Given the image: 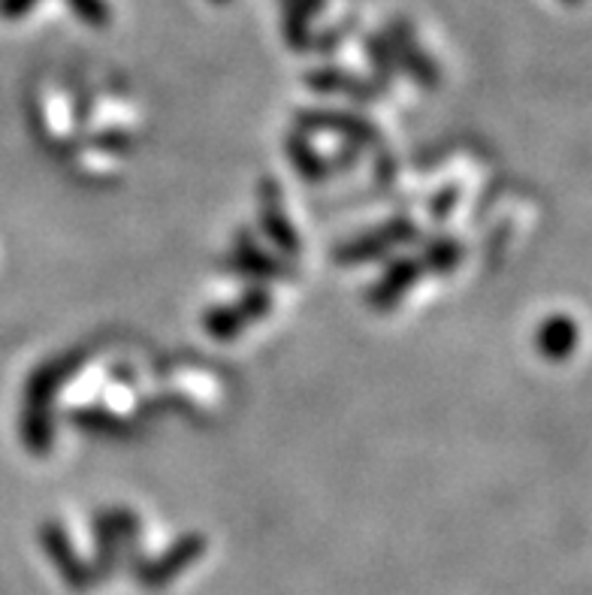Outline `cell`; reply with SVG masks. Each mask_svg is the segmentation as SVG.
Returning <instances> with one entry per match:
<instances>
[{"label":"cell","mask_w":592,"mask_h":595,"mask_svg":"<svg viewBox=\"0 0 592 595\" xmlns=\"http://www.w3.org/2000/svg\"><path fill=\"white\" fill-rule=\"evenodd\" d=\"M73 10L83 15L85 22L91 24H103V19H107V7H103V0H67Z\"/></svg>","instance_id":"obj_1"}]
</instances>
